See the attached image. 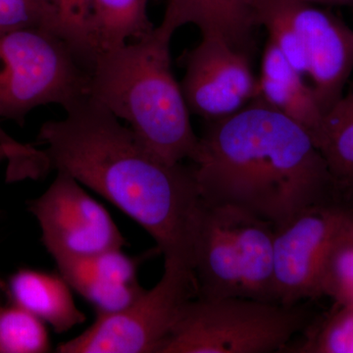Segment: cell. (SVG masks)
<instances>
[{"mask_svg":"<svg viewBox=\"0 0 353 353\" xmlns=\"http://www.w3.org/2000/svg\"><path fill=\"white\" fill-rule=\"evenodd\" d=\"M65 111L64 119L43 123L38 134L51 169L73 176L138 223L164 261L192 268L203 208L194 167L160 160L90 95Z\"/></svg>","mask_w":353,"mask_h":353,"instance_id":"cell-1","label":"cell"},{"mask_svg":"<svg viewBox=\"0 0 353 353\" xmlns=\"http://www.w3.org/2000/svg\"><path fill=\"white\" fill-rule=\"evenodd\" d=\"M192 162L205 203L275 227L310 206L347 203L310 134L259 97L208 122Z\"/></svg>","mask_w":353,"mask_h":353,"instance_id":"cell-2","label":"cell"},{"mask_svg":"<svg viewBox=\"0 0 353 353\" xmlns=\"http://www.w3.org/2000/svg\"><path fill=\"white\" fill-rule=\"evenodd\" d=\"M173 32L155 27L145 38L101 51L90 95L126 121L146 150L168 164L194 159L199 138L171 65Z\"/></svg>","mask_w":353,"mask_h":353,"instance_id":"cell-3","label":"cell"},{"mask_svg":"<svg viewBox=\"0 0 353 353\" xmlns=\"http://www.w3.org/2000/svg\"><path fill=\"white\" fill-rule=\"evenodd\" d=\"M271 223L231 205L203 201L192 269L196 297L276 303Z\"/></svg>","mask_w":353,"mask_h":353,"instance_id":"cell-4","label":"cell"},{"mask_svg":"<svg viewBox=\"0 0 353 353\" xmlns=\"http://www.w3.org/2000/svg\"><path fill=\"white\" fill-rule=\"evenodd\" d=\"M314 319L305 303L192 299L158 353L283 352Z\"/></svg>","mask_w":353,"mask_h":353,"instance_id":"cell-5","label":"cell"},{"mask_svg":"<svg viewBox=\"0 0 353 353\" xmlns=\"http://www.w3.org/2000/svg\"><path fill=\"white\" fill-rule=\"evenodd\" d=\"M90 83L68 46L43 28L0 34V119L23 125L39 106L69 108L90 95Z\"/></svg>","mask_w":353,"mask_h":353,"instance_id":"cell-6","label":"cell"},{"mask_svg":"<svg viewBox=\"0 0 353 353\" xmlns=\"http://www.w3.org/2000/svg\"><path fill=\"white\" fill-rule=\"evenodd\" d=\"M196 297L189 265L164 261V272L152 290L128 307L97 315L83 333L58 345L59 353H158L185 304Z\"/></svg>","mask_w":353,"mask_h":353,"instance_id":"cell-7","label":"cell"},{"mask_svg":"<svg viewBox=\"0 0 353 353\" xmlns=\"http://www.w3.org/2000/svg\"><path fill=\"white\" fill-rule=\"evenodd\" d=\"M353 226L345 202L310 206L274 229L276 303L296 305L321 296L325 266L334 245Z\"/></svg>","mask_w":353,"mask_h":353,"instance_id":"cell-8","label":"cell"},{"mask_svg":"<svg viewBox=\"0 0 353 353\" xmlns=\"http://www.w3.org/2000/svg\"><path fill=\"white\" fill-rule=\"evenodd\" d=\"M28 208L41 228V241L55 261L122 250L126 239L110 213L82 183L57 172L50 187Z\"/></svg>","mask_w":353,"mask_h":353,"instance_id":"cell-9","label":"cell"},{"mask_svg":"<svg viewBox=\"0 0 353 353\" xmlns=\"http://www.w3.org/2000/svg\"><path fill=\"white\" fill-rule=\"evenodd\" d=\"M183 65L181 87L188 108L208 122L239 112L256 97L250 54L220 32H202L201 43L183 57Z\"/></svg>","mask_w":353,"mask_h":353,"instance_id":"cell-10","label":"cell"},{"mask_svg":"<svg viewBox=\"0 0 353 353\" xmlns=\"http://www.w3.org/2000/svg\"><path fill=\"white\" fill-rule=\"evenodd\" d=\"M296 32L305 77L326 114L343 97L353 72V30L324 7L283 0Z\"/></svg>","mask_w":353,"mask_h":353,"instance_id":"cell-11","label":"cell"},{"mask_svg":"<svg viewBox=\"0 0 353 353\" xmlns=\"http://www.w3.org/2000/svg\"><path fill=\"white\" fill-rule=\"evenodd\" d=\"M141 259L111 250L81 259L57 261L59 273L94 306L97 315L111 314L128 307L145 289L138 280Z\"/></svg>","mask_w":353,"mask_h":353,"instance_id":"cell-12","label":"cell"},{"mask_svg":"<svg viewBox=\"0 0 353 353\" xmlns=\"http://www.w3.org/2000/svg\"><path fill=\"white\" fill-rule=\"evenodd\" d=\"M256 97L301 125L315 141L324 113L312 88L270 39L267 41L262 55Z\"/></svg>","mask_w":353,"mask_h":353,"instance_id":"cell-13","label":"cell"},{"mask_svg":"<svg viewBox=\"0 0 353 353\" xmlns=\"http://www.w3.org/2000/svg\"><path fill=\"white\" fill-rule=\"evenodd\" d=\"M71 285L60 273L20 269L7 282L11 303L50 325L57 334L65 333L85 321L76 305Z\"/></svg>","mask_w":353,"mask_h":353,"instance_id":"cell-14","label":"cell"},{"mask_svg":"<svg viewBox=\"0 0 353 353\" xmlns=\"http://www.w3.org/2000/svg\"><path fill=\"white\" fill-rule=\"evenodd\" d=\"M43 29L61 39L79 63L92 72L99 54L94 0H43Z\"/></svg>","mask_w":353,"mask_h":353,"instance_id":"cell-15","label":"cell"},{"mask_svg":"<svg viewBox=\"0 0 353 353\" xmlns=\"http://www.w3.org/2000/svg\"><path fill=\"white\" fill-rule=\"evenodd\" d=\"M345 199H353V92L325 114L315 139Z\"/></svg>","mask_w":353,"mask_h":353,"instance_id":"cell-16","label":"cell"},{"mask_svg":"<svg viewBox=\"0 0 353 353\" xmlns=\"http://www.w3.org/2000/svg\"><path fill=\"white\" fill-rule=\"evenodd\" d=\"M99 53L145 38L155 29L148 16L150 0H94Z\"/></svg>","mask_w":353,"mask_h":353,"instance_id":"cell-17","label":"cell"},{"mask_svg":"<svg viewBox=\"0 0 353 353\" xmlns=\"http://www.w3.org/2000/svg\"><path fill=\"white\" fill-rule=\"evenodd\" d=\"M50 350L43 320L16 304L0 306V353H46Z\"/></svg>","mask_w":353,"mask_h":353,"instance_id":"cell-18","label":"cell"},{"mask_svg":"<svg viewBox=\"0 0 353 353\" xmlns=\"http://www.w3.org/2000/svg\"><path fill=\"white\" fill-rule=\"evenodd\" d=\"M299 345L285 352L299 353H353V309L336 305L322 319L309 324Z\"/></svg>","mask_w":353,"mask_h":353,"instance_id":"cell-19","label":"cell"},{"mask_svg":"<svg viewBox=\"0 0 353 353\" xmlns=\"http://www.w3.org/2000/svg\"><path fill=\"white\" fill-rule=\"evenodd\" d=\"M260 2L261 0H211L208 32H220L234 46L248 51L253 30L259 27Z\"/></svg>","mask_w":353,"mask_h":353,"instance_id":"cell-20","label":"cell"},{"mask_svg":"<svg viewBox=\"0 0 353 353\" xmlns=\"http://www.w3.org/2000/svg\"><path fill=\"white\" fill-rule=\"evenodd\" d=\"M321 296L334 304L353 309V226L334 245L325 266Z\"/></svg>","mask_w":353,"mask_h":353,"instance_id":"cell-21","label":"cell"},{"mask_svg":"<svg viewBox=\"0 0 353 353\" xmlns=\"http://www.w3.org/2000/svg\"><path fill=\"white\" fill-rule=\"evenodd\" d=\"M0 145L6 153L7 182H18L26 179L43 176L51 166L44 150H37L32 145H25L11 138L0 126Z\"/></svg>","mask_w":353,"mask_h":353,"instance_id":"cell-22","label":"cell"},{"mask_svg":"<svg viewBox=\"0 0 353 353\" xmlns=\"http://www.w3.org/2000/svg\"><path fill=\"white\" fill-rule=\"evenodd\" d=\"M44 22L43 0H0V34L25 28H43Z\"/></svg>","mask_w":353,"mask_h":353,"instance_id":"cell-23","label":"cell"},{"mask_svg":"<svg viewBox=\"0 0 353 353\" xmlns=\"http://www.w3.org/2000/svg\"><path fill=\"white\" fill-rule=\"evenodd\" d=\"M211 0H167L160 27L175 34L185 25H194L201 32L209 29Z\"/></svg>","mask_w":353,"mask_h":353,"instance_id":"cell-24","label":"cell"},{"mask_svg":"<svg viewBox=\"0 0 353 353\" xmlns=\"http://www.w3.org/2000/svg\"><path fill=\"white\" fill-rule=\"evenodd\" d=\"M299 1L323 7L353 6V0H299Z\"/></svg>","mask_w":353,"mask_h":353,"instance_id":"cell-25","label":"cell"},{"mask_svg":"<svg viewBox=\"0 0 353 353\" xmlns=\"http://www.w3.org/2000/svg\"><path fill=\"white\" fill-rule=\"evenodd\" d=\"M2 160H6V153L4 152L3 148L0 145V162H1Z\"/></svg>","mask_w":353,"mask_h":353,"instance_id":"cell-26","label":"cell"}]
</instances>
